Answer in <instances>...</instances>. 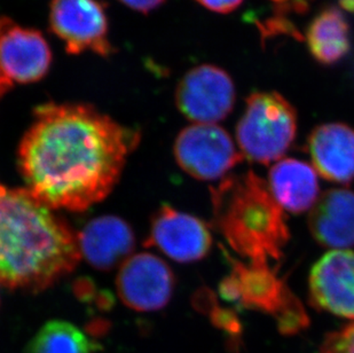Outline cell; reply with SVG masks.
I'll list each match as a JSON object with an SVG mask.
<instances>
[{
	"mask_svg": "<svg viewBox=\"0 0 354 353\" xmlns=\"http://www.w3.org/2000/svg\"><path fill=\"white\" fill-rule=\"evenodd\" d=\"M139 141L91 105H40L19 146V171L50 209L82 212L114 190Z\"/></svg>",
	"mask_w": 354,
	"mask_h": 353,
	"instance_id": "1",
	"label": "cell"
},
{
	"mask_svg": "<svg viewBox=\"0 0 354 353\" xmlns=\"http://www.w3.org/2000/svg\"><path fill=\"white\" fill-rule=\"evenodd\" d=\"M80 256L77 234L27 188L0 183V284L39 293L71 273Z\"/></svg>",
	"mask_w": 354,
	"mask_h": 353,
	"instance_id": "2",
	"label": "cell"
},
{
	"mask_svg": "<svg viewBox=\"0 0 354 353\" xmlns=\"http://www.w3.org/2000/svg\"><path fill=\"white\" fill-rule=\"evenodd\" d=\"M214 225L249 263L280 260L290 239L287 220L268 183L252 171L226 176L212 190Z\"/></svg>",
	"mask_w": 354,
	"mask_h": 353,
	"instance_id": "3",
	"label": "cell"
},
{
	"mask_svg": "<svg viewBox=\"0 0 354 353\" xmlns=\"http://www.w3.org/2000/svg\"><path fill=\"white\" fill-rule=\"evenodd\" d=\"M232 272L221 283V296L237 307L275 318L281 333L297 334L308 327L304 307L270 264H243L232 260Z\"/></svg>",
	"mask_w": 354,
	"mask_h": 353,
	"instance_id": "4",
	"label": "cell"
},
{
	"mask_svg": "<svg viewBox=\"0 0 354 353\" xmlns=\"http://www.w3.org/2000/svg\"><path fill=\"white\" fill-rule=\"evenodd\" d=\"M297 134V113L277 92H254L236 125L241 154L254 163L268 164L287 153Z\"/></svg>",
	"mask_w": 354,
	"mask_h": 353,
	"instance_id": "5",
	"label": "cell"
},
{
	"mask_svg": "<svg viewBox=\"0 0 354 353\" xmlns=\"http://www.w3.org/2000/svg\"><path fill=\"white\" fill-rule=\"evenodd\" d=\"M48 24L69 54L93 52L108 57L115 52L108 36L106 6L101 0H52Z\"/></svg>",
	"mask_w": 354,
	"mask_h": 353,
	"instance_id": "6",
	"label": "cell"
},
{
	"mask_svg": "<svg viewBox=\"0 0 354 353\" xmlns=\"http://www.w3.org/2000/svg\"><path fill=\"white\" fill-rule=\"evenodd\" d=\"M179 167L198 180H217L243 160L231 136L216 124L195 123L185 127L174 143Z\"/></svg>",
	"mask_w": 354,
	"mask_h": 353,
	"instance_id": "7",
	"label": "cell"
},
{
	"mask_svg": "<svg viewBox=\"0 0 354 353\" xmlns=\"http://www.w3.org/2000/svg\"><path fill=\"white\" fill-rule=\"evenodd\" d=\"M235 85L224 69L202 64L186 73L176 90V104L194 123L214 124L234 108Z\"/></svg>",
	"mask_w": 354,
	"mask_h": 353,
	"instance_id": "8",
	"label": "cell"
},
{
	"mask_svg": "<svg viewBox=\"0 0 354 353\" xmlns=\"http://www.w3.org/2000/svg\"><path fill=\"white\" fill-rule=\"evenodd\" d=\"M118 296L127 307L140 312H151L167 307L174 288L170 266L151 253L132 255L120 265Z\"/></svg>",
	"mask_w": 354,
	"mask_h": 353,
	"instance_id": "9",
	"label": "cell"
},
{
	"mask_svg": "<svg viewBox=\"0 0 354 353\" xmlns=\"http://www.w3.org/2000/svg\"><path fill=\"white\" fill-rule=\"evenodd\" d=\"M52 51L41 33L0 17V73L12 83L30 84L50 71Z\"/></svg>",
	"mask_w": 354,
	"mask_h": 353,
	"instance_id": "10",
	"label": "cell"
},
{
	"mask_svg": "<svg viewBox=\"0 0 354 353\" xmlns=\"http://www.w3.org/2000/svg\"><path fill=\"white\" fill-rule=\"evenodd\" d=\"M211 244L210 230L202 220L167 206L155 215L147 242L179 263L203 260Z\"/></svg>",
	"mask_w": 354,
	"mask_h": 353,
	"instance_id": "11",
	"label": "cell"
},
{
	"mask_svg": "<svg viewBox=\"0 0 354 353\" xmlns=\"http://www.w3.org/2000/svg\"><path fill=\"white\" fill-rule=\"evenodd\" d=\"M312 303L337 317L354 319V251L333 250L310 274Z\"/></svg>",
	"mask_w": 354,
	"mask_h": 353,
	"instance_id": "12",
	"label": "cell"
},
{
	"mask_svg": "<svg viewBox=\"0 0 354 353\" xmlns=\"http://www.w3.org/2000/svg\"><path fill=\"white\" fill-rule=\"evenodd\" d=\"M80 256L91 266L109 271L130 257L136 239L130 225L116 216L97 217L77 233Z\"/></svg>",
	"mask_w": 354,
	"mask_h": 353,
	"instance_id": "13",
	"label": "cell"
},
{
	"mask_svg": "<svg viewBox=\"0 0 354 353\" xmlns=\"http://www.w3.org/2000/svg\"><path fill=\"white\" fill-rule=\"evenodd\" d=\"M308 148L315 170L324 179L337 183L354 179V127L327 123L312 131Z\"/></svg>",
	"mask_w": 354,
	"mask_h": 353,
	"instance_id": "14",
	"label": "cell"
},
{
	"mask_svg": "<svg viewBox=\"0 0 354 353\" xmlns=\"http://www.w3.org/2000/svg\"><path fill=\"white\" fill-rule=\"evenodd\" d=\"M315 240L327 248L354 246V193L343 188L329 190L317 199L308 216Z\"/></svg>",
	"mask_w": 354,
	"mask_h": 353,
	"instance_id": "15",
	"label": "cell"
},
{
	"mask_svg": "<svg viewBox=\"0 0 354 353\" xmlns=\"http://www.w3.org/2000/svg\"><path fill=\"white\" fill-rule=\"evenodd\" d=\"M268 183L277 203L289 212H304L317 203L319 181L310 164L295 159L280 161L270 171Z\"/></svg>",
	"mask_w": 354,
	"mask_h": 353,
	"instance_id": "16",
	"label": "cell"
},
{
	"mask_svg": "<svg viewBox=\"0 0 354 353\" xmlns=\"http://www.w3.org/2000/svg\"><path fill=\"white\" fill-rule=\"evenodd\" d=\"M351 28L337 6L324 7L306 29V44L312 57L324 66H333L351 51Z\"/></svg>",
	"mask_w": 354,
	"mask_h": 353,
	"instance_id": "17",
	"label": "cell"
},
{
	"mask_svg": "<svg viewBox=\"0 0 354 353\" xmlns=\"http://www.w3.org/2000/svg\"><path fill=\"white\" fill-rule=\"evenodd\" d=\"M93 343L74 323L52 320L28 344L27 353H92Z\"/></svg>",
	"mask_w": 354,
	"mask_h": 353,
	"instance_id": "18",
	"label": "cell"
},
{
	"mask_svg": "<svg viewBox=\"0 0 354 353\" xmlns=\"http://www.w3.org/2000/svg\"><path fill=\"white\" fill-rule=\"evenodd\" d=\"M319 353H354V323L327 335Z\"/></svg>",
	"mask_w": 354,
	"mask_h": 353,
	"instance_id": "19",
	"label": "cell"
},
{
	"mask_svg": "<svg viewBox=\"0 0 354 353\" xmlns=\"http://www.w3.org/2000/svg\"><path fill=\"white\" fill-rule=\"evenodd\" d=\"M196 3L214 13L228 14L234 12L243 0H195Z\"/></svg>",
	"mask_w": 354,
	"mask_h": 353,
	"instance_id": "20",
	"label": "cell"
},
{
	"mask_svg": "<svg viewBox=\"0 0 354 353\" xmlns=\"http://www.w3.org/2000/svg\"><path fill=\"white\" fill-rule=\"evenodd\" d=\"M125 6L131 10H137L139 13L147 14L151 10H156L165 0H120Z\"/></svg>",
	"mask_w": 354,
	"mask_h": 353,
	"instance_id": "21",
	"label": "cell"
},
{
	"mask_svg": "<svg viewBox=\"0 0 354 353\" xmlns=\"http://www.w3.org/2000/svg\"><path fill=\"white\" fill-rule=\"evenodd\" d=\"M273 1H275V3H286L288 0H273ZM296 3H299V5L301 3V6H303L305 3V0H296Z\"/></svg>",
	"mask_w": 354,
	"mask_h": 353,
	"instance_id": "22",
	"label": "cell"
},
{
	"mask_svg": "<svg viewBox=\"0 0 354 353\" xmlns=\"http://www.w3.org/2000/svg\"><path fill=\"white\" fill-rule=\"evenodd\" d=\"M7 80L6 77L3 76V73H0V80Z\"/></svg>",
	"mask_w": 354,
	"mask_h": 353,
	"instance_id": "23",
	"label": "cell"
}]
</instances>
